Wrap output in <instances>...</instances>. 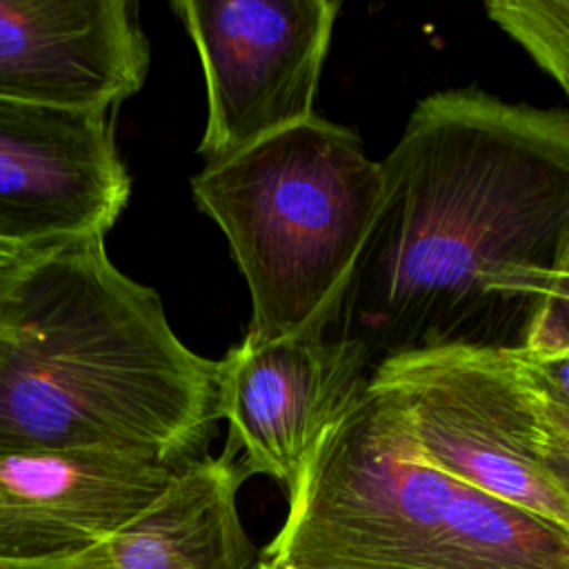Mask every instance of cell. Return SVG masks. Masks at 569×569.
<instances>
[{
  "mask_svg": "<svg viewBox=\"0 0 569 569\" xmlns=\"http://www.w3.org/2000/svg\"><path fill=\"white\" fill-rule=\"evenodd\" d=\"M382 173L342 336L380 360L445 345L522 349L569 249V109L476 87L431 93Z\"/></svg>",
  "mask_w": 569,
  "mask_h": 569,
  "instance_id": "obj_1",
  "label": "cell"
},
{
  "mask_svg": "<svg viewBox=\"0 0 569 569\" xmlns=\"http://www.w3.org/2000/svg\"><path fill=\"white\" fill-rule=\"evenodd\" d=\"M216 369L176 336L160 296L111 262L104 236L0 271V453L196 460L220 420Z\"/></svg>",
  "mask_w": 569,
  "mask_h": 569,
  "instance_id": "obj_2",
  "label": "cell"
},
{
  "mask_svg": "<svg viewBox=\"0 0 569 569\" xmlns=\"http://www.w3.org/2000/svg\"><path fill=\"white\" fill-rule=\"evenodd\" d=\"M47 244H13V242H2L0 240V271L27 260L29 256H33L36 251H40Z\"/></svg>",
  "mask_w": 569,
  "mask_h": 569,
  "instance_id": "obj_16",
  "label": "cell"
},
{
  "mask_svg": "<svg viewBox=\"0 0 569 569\" xmlns=\"http://www.w3.org/2000/svg\"><path fill=\"white\" fill-rule=\"evenodd\" d=\"M369 385L393 398L431 467L569 531V502L542 460V391L522 349L405 351L373 365Z\"/></svg>",
  "mask_w": 569,
  "mask_h": 569,
  "instance_id": "obj_5",
  "label": "cell"
},
{
  "mask_svg": "<svg viewBox=\"0 0 569 569\" xmlns=\"http://www.w3.org/2000/svg\"><path fill=\"white\" fill-rule=\"evenodd\" d=\"M260 556L313 569H569V531L431 467L367 380L318 438Z\"/></svg>",
  "mask_w": 569,
  "mask_h": 569,
  "instance_id": "obj_3",
  "label": "cell"
},
{
  "mask_svg": "<svg viewBox=\"0 0 569 569\" xmlns=\"http://www.w3.org/2000/svg\"><path fill=\"white\" fill-rule=\"evenodd\" d=\"M527 360L540 389L549 398L569 407V351L567 353H527Z\"/></svg>",
  "mask_w": 569,
  "mask_h": 569,
  "instance_id": "obj_14",
  "label": "cell"
},
{
  "mask_svg": "<svg viewBox=\"0 0 569 569\" xmlns=\"http://www.w3.org/2000/svg\"><path fill=\"white\" fill-rule=\"evenodd\" d=\"M247 480L231 451L187 462L169 489L107 545L116 569H256L238 509Z\"/></svg>",
  "mask_w": 569,
  "mask_h": 569,
  "instance_id": "obj_11",
  "label": "cell"
},
{
  "mask_svg": "<svg viewBox=\"0 0 569 569\" xmlns=\"http://www.w3.org/2000/svg\"><path fill=\"white\" fill-rule=\"evenodd\" d=\"M184 465L102 449L0 453V560L44 562L109 542Z\"/></svg>",
  "mask_w": 569,
  "mask_h": 569,
  "instance_id": "obj_9",
  "label": "cell"
},
{
  "mask_svg": "<svg viewBox=\"0 0 569 569\" xmlns=\"http://www.w3.org/2000/svg\"><path fill=\"white\" fill-rule=\"evenodd\" d=\"M149 40L129 0H0V98L104 111L136 96Z\"/></svg>",
  "mask_w": 569,
  "mask_h": 569,
  "instance_id": "obj_10",
  "label": "cell"
},
{
  "mask_svg": "<svg viewBox=\"0 0 569 569\" xmlns=\"http://www.w3.org/2000/svg\"><path fill=\"white\" fill-rule=\"evenodd\" d=\"M200 58L204 164L316 116L338 0H176Z\"/></svg>",
  "mask_w": 569,
  "mask_h": 569,
  "instance_id": "obj_6",
  "label": "cell"
},
{
  "mask_svg": "<svg viewBox=\"0 0 569 569\" xmlns=\"http://www.w3.org/2000/svg\"><path fill=\"white\" fill-rule=\"evenodd\" d=\"M251 296L247 340L327 338L340 320L382 196V162L347 127L313 116L191 178Z\"/></svg>",
  "mask_w": 569,
  "mask_h": 569,
  "instance_id": "obj_4",
  "label": "cell"
},
{
  "mask_svg": "<svg viewBox=\"0 0 569 569\" xmlns=\"http://www.w3.org/2000/svg\"><path fill=\"white\" fill-rule=\"evenodd\" d=\"M131 178L104 111L0 98V240L49 244L107 236Z\"/></svg>",
  "mask_w": 569,
  "mask_h": 569,
  "instance_id": "obj_7",
  "label": "cell"
},
{
  "mask_svg": "<svg viewBox=\"0 0 569 569\" xmlns=\"http://www.w3.org/2000/svg\"><path fill=\"white\" fill-rule=\"evenodd\" d=\"M256 569H313V567H305V565H296V562H287V560H273V558L258 556V567Z\"/></svg>",
  "mask_w": 569,
  "mask_h": 569,
  "instance_id": "obj_17",
  "label": "cell"
},
{
  "mask_svg": "<svg viewBox=\"0 0 569 569\" xmlns=\"http://www.w3.org/2000/svg\"><path fill=\"white\" fill-rule=\"evenodd\" d=\"M485 9L569 96V0H493Z\"/></svg>",
  "mask_w": 569,
  "mask_h": 569,
  "instance_id": "obj_12",
  "label": "cell"
},
{
  "mask_svg": "<svg viewBox=\"0 0 569 569\" xmlns=\"http://www.w3.org/2000/svg\"><path fill=\"white\" fill-rule=\"evenodd\" d=\"M556 278H569V249H567L565 262H562V267H560V271H558V276H556Z\"/></svg>",
  "mask_w": 569,
  "mask_h": 569,
  "instance_id": "obj_18",
  "label": "cell"
},
{
  "mask_svg": "<svg viewBox=\"0 0 569 569\" xmlns=\"http://www.w3.org/2000/svg\"><path fill=\"white\" fill-rule=\"evenodd\" d=\"M0 569H116L113 556L109 545H98L84 553L58 558V560H44V562H2Z\"/></svg>",
  "mask_w": 569,
  "mask_h": 569,
  "instance_id": "obj_15",
  "label": "cell"
},
{
  "mask_svg": "<svg viewBox=\"0 0 569 569\" xmlns=\"http://www.w3.org/2000/svg\"><path fill=\"white\" fill-rule=\"evenodd\" d=\"M542 391V389H540ZM542 460L569 502V407L542 391Z\"/></svg>",
  "mask_w": 569,
  "mask_h": 569,
  "instance_id": "obj_13",
  "label": "cell"
},
{
  "mask_svg": "<svg viewBox=\"0 0 569 569\" xmlns=\"http://www.w3.org/2000/svg\"><path fill=\"white\" fill-rule=\"evenodd\" d=\"M367 349L351 338H242L216 369L218 418L242 473L289 491L322 431L367 385Z\"/></svg>",
  "mask_w": 569,
  "mask_h": 569,
  "instance_id": "obj_8",
  "label": "cell"
}]
</instances>
